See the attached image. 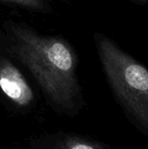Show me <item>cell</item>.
<instances>
[{"label":"cell","mask_w":148,"mask_h":149,"mask_svg":"<svg viewBox=\"0 0 148 149\" xmlns=\"http://www.w3.org/2000/svg\"><path fill=\"white\" fill-rule=\"evenodd\" d=\"M11 41V52L31 72L49 99L58 107L72 108L79 86L78 58L71 45L23 26L12 27Z\"/></svg>","instance_id":"cell-1"},{"label":"cell","mask_w":148,"mask_h":149,"mask_svg":"<svg viewBox=\"0 0 148 149\" xmlns=\"http://www.w3.org/2000/svg\"><path fill=\"white\" fill-rule=\"evenodd\" d=\"M99 58L118 99L148 134V69L113 40L96 37Z\"/></svg>","instance_id":"cell-2"},{"label":"cell","mask_w":148,"mask_h":149,"mask_svg":"<svg viewBox=\"0 0 148 149\" xmlns=\"http://www.w3.org/2000/svg\"><path fill=\"white\" fill-rule=\"evenodd\" d=\"M0 89L18 107H28L34 101L33 91L21 72L4 58H0Z\"/></svg>","instance_id":"cell-3"},{"label":"cell","mask_w":148,"mask_h":149,"mask_svg":"<svg viewBox=\"0 0 148 149\" xmlns=\"http://www.w3.org/2000/svg\"><path fill=\"white\" fill-rule=\"evenodd\" d=\"M56 149H103L99 145L80 139L69 138L60 143Z\"/></svg>","instance_id":"cell-4"},{"label":"cell","mask_w":148,"mask_h":149,"mask_svg":"<svg viewBox=\"0 0 148 149\" xmlns=\"http://www.w3.org/2000/svg\"><path fill=\"white\" fill-rule=\"evenodd\" d=\"M14 4H17L21 7L31 9V10H43L45 7L44 0H3Z\"/></svg>","instance_id":"cell-5"},{"label":"cell","mask_w":148,"mask_h":149,"mask_svg":"<svg viewBox=\"0 0 148 149\" xmlns=\"http://www.w3.org/2000/svg\"><path fill=\"white\" fill-rule=\"evenodd\" d=\"M131 1L138 3H148V0H131Z\"/></svg>","instance_id":"cell-6"}]
</instances>
